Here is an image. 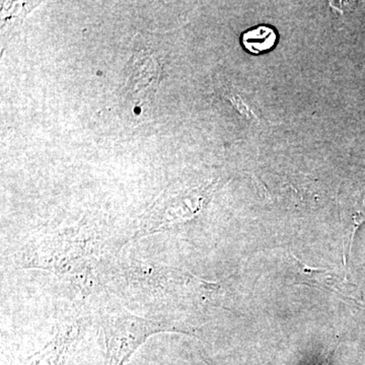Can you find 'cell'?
Here are the masks:
<instances>
[{"label":"cell","instance_id":"cell-1","mask_svg":"<svg viewBox=\"0 0 365 365\" xmlns=\"http://www.w3.org/2000/svg\"><path fill=\"white\" fill-rule=\"evenodd\" d=\"M117 250L98 232L73 228L33 240L14 254L11 263L16 269L49 271L60 279L86 288L93 284L102 263Z\"/></svg>","mask_w":365,"mask_h":365},{"label":"cell","instance_id":"cell-2","mask_svg":"<svg viewBox=\"0 0 365 365\" xmlns=\"http://www.w3.org/2000/svg\"><path fill=\"white\" fill-rule=\"evenodd\" d=\"M98 314L105 336L107 365H124L150 336L180 332L174 327L131 313L111 292L104 290Z\"/></svg>","mask_w":365,"mask_h":365},{"label":"cell","instance_id":"cell-3","mask_svg":"<svg viewBox=\"0 0 365 365\" xmlns=\"http://www.w3.org/2000/svg\"><path fill=\"white\" fill-rule=\"evenodd\" d=\"M81 330L78 319L61 322L54 337L28 359V365H61L69 348L78 340Z\"/></svg>","mask_w":365,"mask_h":365},{"label":"cell","instance_id":"cell-4","mask_svg":"<svg viewBox=\"0 0 365 365\" xmlns=\"http://www.w3.org/2000/svg\"><path fill=\"white\" fill-rule=\"evenodd\" d=\"M277 42V34L268 26H259L242 34V43L245 49L252 54H261L273 49Z\"/></svg>","mask_w":365,"mask_h":365}]
</instances>
